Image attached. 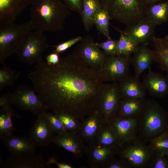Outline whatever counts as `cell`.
<instances>
[{
	"mask_svg": "<svg viewBox=\"0 0 168 168\" xmlns=\"http://www.w3.org/2000/svg\"><path fill=\"white\" fill-rule=\"evenodd\" d=\"M163 0H146L148 6L160 2Z\"/></svg>",
	"mask_w": 168,
	"mask_h": 168,
	"instance_id": "44",
	"label": "cell"
},
{
	"mask_svg": "<svg viewBox=\"0 0 168 168\" xmlns=\"http://www.w3.org/2000/svg\"><path fill=\"white\" fill-rule=\"evenodd\" d=\"M105 122L96 110L81 120L79 135L85 143H93Z\"/></svg>",
	"mask_w": 168,
	"mask_h": 168,
	"instance_id": "13",
	"label": "cell"
},
{
	"mask_svg": "<svg viewBox=\"0 0 168 168\" xmlns=\"http://www.w3.org/2000/svg\"><path fill=\"white\" fill-rule=\"evenodd\" d=\"M120 33L118 40L117 55L130 56L136 51L140 45L123 32L120 31Z\"/></svg>",
	"mask_w": 168,
	"mask_h": 168,
	"instance_id": "29",
	"label": "cell"
},
{
	"mask_svg": "<svg viewBox=\"0 0 168 168\" xmlns=\"http://www.w3.org/2000/svg\"><path fill=\"white\" fill-rule=\"evenodd\" d=\"M82 0H62L68 7L80 9L82 5Z\"/></svg>",
	"mask_w": 168,
	"mask_h": 168,
	"instance_id": "43",
	"label": "cell"
},
{
	"mask_svg": "<svg viewBox=\"0 0 168 168\" xmlns=\"http://www.w3.org/2000/svg\"><path fill=\"white\" fill-rule=\"evenodd\" d=\"M110 18L106 11L100 8L96 12L93 20L97 29L107 37L110 39L109 35V23Z\"/></svg>",
	"mask_w": 168,
	"mask_h": 168,
	"instance_id": "33",
	"label": "cell"
},
{
	"mask_svg": "<svg viewBox=\"0 0 168 168\" xmlns=\"http://www.w3.org/2000/svg\"><path fill=\"white\" fill-rule=\"evenodd\" d=\"M25 85L18 86L13 93V105L21 110L28 111L37 116L48 109L36 93Z\"/></svg>",
	"mask_w": 168,
	"mask_h": 168,
	"instance_id": "10",
	"label": "cell"
},
{
	"mask_svg": "<svg viewBox=\"0 0 168 168\" xmlns=\"http://www.w3.org/2000/svg\"><path fill=\"white\" fill-rule=\"evenodd\" d=\"M163 155H164L165 156H168V151L167 152H166L162 154Z\"/></svg>",
	"mask_w": 168,
	"mask_h": 168,
	"instance_id": "45",
	"label": "cell"
},
{
	"mask_svg": "<svg viewBox=\"0 0 168 168\" xmlns=\"http://www.w3.org/2000/svg\"><path fill=\"white\" fill-rule=\"evenodd\" d=\"M28 77L48 109L68 112L81 121L97 110L105 84L97 72L73 54L55 65L42 58Z\"/></svg>",
	"mask_w": 168,
	"mask_h": 168,
	"instance_id": "1",
	"label": "cell"
},
{
	"mask_svg": "<svg viewBox=\"0 0 168 168\" xmlns=\"http://www.w3.org/2000/svg\"><path fill=\"white\" fill-rule=\"evenodd\" d=\"M154 153L147 142L138 136L120 147L118 155L130 167H148Z\"/></svg>",
	"mask_w": 168,
	"mask_h": 168,
	"instance_id": "6",
	"label": "cell"
},
{
	"mask_svg": "<svg viewBox=\"0 0 168 168\" xmlns=\"http://www.w3.org/2000/svg\"><path fill=\"white\" fill-rule=\"evenodd\" d=\"M120 147L102 146L93 143L88 145L86 153L92 166L103 167L107 161L118 155Z\"/></svg>",
	"mask_w": 168,
	"mask_h": 168,
	"instance_id": "17",
	"label": "cell"
},
{
	"mask_svg": "<svg viewBox=\"0 0 168 168\" xmlns=\"http://www.w3.org/2000/svg\"><path fill=\"white\" fill-rule=\"evenodd\" d=\"M1 140L11 155L35 153L36 145L30 138L12 134L4 138Z\"/></svg>",
	"mask_w": 168,
	"mask_h": 168,
	"instance_id": "21",
	"label": "cell"
},
{
	"mask_svg": "<svg viewBox=\"0 0 168 168\" xmlns=\"http://www.w3.org/2000/svg\"><path fill=\"white\" fill-rule=\"evenodd\" d=\"M33 0H0V25L14 22Z\"/></svg>",
	"mask_w": 168,
	"mask_h": 168,
	"instance_id": "19",
	"label": "cell"
},
{
	"mask_svg": "<svg viewBox=\"0 0 168 168\" xmlns=\"http://www.w3.org/2000/svg\"><path fill=\"white\" fill-rule=\"evenodd\" d=\"M46 115V111L42 112L37 118L31 127L29 138L36 146H46L52 142L54 135Z\"/></svg>",
	"mask_w": 168,
	"mask_h": 168,
	"instance_id": "12",
	"label": "cell"
},
{
	"mask_svg": "<svg viewBox=\"0 0 168 168\" xmlns=\"http://www.w3.org/2000/svg\"><path fill=\"white\" fill-rule=\"evenodd\" d=\"M154 62L152 50L146 45H140L136 51L133 54L131 59L134 75L139 77L145 70L151 68Z\"/></svg>",
	"mask_w": 168,
	"mask_h": 168,
	"instance_id": "24",
	"label": "cell"
},
{
	"mask_svg": "<svg viewBox=\"0 0 168 168\" xmlns=\"http://www.w3.org/2000/svg\"><path fill=\"white\" fill-rule=\"evenodd\" d=\"M156 26L146 17L136 24L127 27L123 32L139 45H147L155 36Z\"/></svg>",
	"mask_w": 168,
	"mask_h": 168,
	"instance_id": "15",
	"label": "cell"
},
{
	"mask_svg": "<svg viewBox=\"0 0 168 168\" xmlns=\"http://www.w3.org/2000/svg\"><path fill=\"white\" fill-rule=\"evenodd\" d=\"M81 40V37H78L59 44L57 46H53V47L55 48L53 52L58 54L63 52Z\"/></svg>",
	"mask_w": 168,
	"mask_h": 168,
	"instance_id": "38",
	"label": "cell"
},
{
	"mask_svg": "<svg viewBox=\"0 0 168 168\" xmlns=\"http://www.w3.org/2000/svg\"><path fill=\"white\" fill-rule=\"evenodd\" d=\"M49 166L51 164L55 165L58 168H72L73 167L69 164L58 162L54 157L49 158L47 161Z\"/></svg>",
	"mask_w": 168,
	"mask_h": 168,
	"instance_id": "42",
	"label": "cell"
},
{
	"mask_svg": "<svg viewBox=\"0 0 168 168\" xmlns=\"http://www.w3.org/2000/svg\"><path fill=\"white\" fill-rule=\"evenodd\" d=\"M165 156L160 153H154L149 168H168V161Z\"/></svg>",
	"mask_w": 168,
	"mask_h": 168,
	"instance_id": "37",
	"label": "cell"
},
{
	"mask_svg": "<svg viewBox=\"0 0 168 168\" xmlns=\"http://www.w3.org/2000/svg\"><path fill=\"white\" fill-rule=\"evenodd\" d=\"M121 98L118 82L105 83L97 110L105 121L116 116Z\"/></svg>",
	"mask_w": 168,
	"mask_h": 168,
	"instance_id": "9",
	"label": "cell"
},
{
	"mask_svg": "<svg viewBox=\"0 0 168 168\" xmlns=\"http://www.w3.org/2000/svg\"><path fill=\"white\" fill-rule=\"evenodd\" d=\"M7 168H43L49 166L41 155H11L2 163Z\"/></svg>",
	"mask_w": 168,
	"mask_h": 168,
	"instance_id": "16",
	"label": "cell"
},
{
	"mask_svg": "<svg viewBox=\"0 0 168 168\" xmlns=\"http://www.w3.org/2000/svg\"><path fill=\"white\" fill-rule=\"evenodd\" d=\"M130 56H107L98 75L104 82H118L129 75Z\"/></svg>",
	"mask_w": 168,
	"mask_h": 168,
	"instance_id": "8",
	"label": "cell"
},
{
	"mask_svg": "<svg viewBox=\"0 0 168 168\" xmlns=\"http://www.w3.org/2000/svg\"><path fill=\"white\" fill-rule=\"evenodd\" d=\"M0 70V90L14 84L21 74L19 71L11 69L4 64Z\"/></svg>",
	"mask_w": 168,
	"mask_h": 168,
	"instance_id": "32",
	"label": "cell"
},
{
	"mask_svg": "<svg viewBox=\"0 0 168 168\" xmlns=\"http://www.w3.org/2000/svg\"><path fill=\"white\" fill-rule=\"evenodd\" d=\"M52 142L79 158L86 153L87 147L80 136L68 132L62 135H54Z\"/></svg>",
	"mask_w": 168,
	"mask_h": 168,
	"instance_id": "20",
	"label": "cell"
},
{
	"mask_svg": "<svg viewBox=\"0 0 168 168\" xmlns=\"http://www.w3.org/2000/svg\"><path fill=\"white\" fill-rule=\"evenodd\" d=\"M142 83L146 91L153 97L160 98L168 95V77L151 68L144 76Z\"/></svg>",
	"mask_w": 168,
	"mask_h": 168,
	"instance_id": "18",
	"label": "cell"
},
{
	"mask_svg": "<svg viewBox=\"0 0 168 168\" xmlns=\"http://www.w3.org/2000/svg\"><path fill=\"white\" fill-rule=\"evenodd\" d=\"M93 143L102 146H119L115 134L107 122H105Z\"/></svg>",
	"mask_w": 168,
	"mask_h": 168,
	"instance_id": "28",
	"label": "cell"
},
{
	"mask_svg": "<svg viewBox=\"0 0 168 168\" xmlns=\"http://www.w3.org/2000/svg\"><path fill=\"white\" fill-rule=\"evenodd\" d=\"M146 17L156 25L168 21V0L148 6Z\"/></svg>",
	"mask_w": 168,
	"mask_h": 168,
	"instance_id": "26",
	"label": "cell"
},
{
	"mask_svg": "<svg viewBox=\"0 0 168 168\" xmlns=\"http://www.w3.org/2000/svg\"><path fill=\"white\" fill-rule=\"evenodd\" d=\"M54 114L68 132L79 135L81 120L68 112H59Z\"/></svg>",
	"mask_w": 168,
	"mask_h": 168,
	"instance_id": "30",
	"label": "cell"
},
{
	"mask_svg": "<svg viewBox=\"0 0 168 168\" xmlns=\"http://www.w3.org/2000/svg\"><path fill=\"white\" fill-rule=\"evenodd\" d=\"M83 21L86 28L93 23L94 16L101 8L97 0H82Z\"/></svg>",
	"mask_w": 168,
	"mask_h": 168,
	"instance_id": "31",
	"label": "cell"
},
{
	"mask_svg": "<svg viewBox=\"0 0 168 168\" xmlns=\"http://www.w3.org/2000/svg\"><path fill=\"white\" fill-rule=\"evenodd\" d=\"M30 19L34 30L44 32L60 30L68 13L62 0H33Z\"/></svg>",
	"mask_w": 168,
	"mask_h": 168,
	"instance_id": "2",
	"label": "cell"
},
{
	"mask_svg": "<svg viewBox=\"0 0 168 168\" xmlns=\"http://www.w3.org/2000/svg\"><path fill=\"white\" fill-rule=\"evenodd\" d=\"M12 105H13V98L12 93H5L0 96V109L12 106Z\"/></svg>",
	"mask_w": 168,
	"mask_h": 168,
	"instance_id": "40",
	"label": "cell"
},
{
	"mask_svg": "<svg viewBox=\"0 0 168 168\" xmlns=\"http://www.w3.org/2000/svg\"><path fill=\"white\" fill-rule=\"evenodd\" d=\"M34 30L30 21L0 25V64L16 54L28 35Z\"/></svg>",
	"mask_w": 168,
	"mask_h": 168,
	"instance_id": "5",
	"label": "cell"
},
{
	"mask_svg": "<svg viewBox=\"0 0 168 168\" xmlns=\"http://www.w3.org/2000/svg\"><path fill=\"white\" fill-rule=\"evenodd\" d=\"M151 41L153 47L152 51L154 62L168 77V35L161 37L154 36Z\"/></svg>",
	"mask_w": 168,
	"mask_h": 168,
	"instance_id": "25",
	"label": "cell"
},
{
	"mask_svg": "<svg viewBox=\"0 0 168 168\" xmlns=\"http://www.w3.org/2000/svg\"><path fill=\"white\" fill-rule=\"evenodd\" d=\"M49 47L43 32L33 30L28 35L16 53L18 60L29 65L36 63Z\"/></svg>",
	"mask_w": 168,
	"mask_h": 168,
	"instance_id": "7",
	"label": "cell"
},
{
	"mask_svg": "<svg viewBox=\"0 0 168 168\" xmlns=\"http://www.w3.org/2000/svg\"><path fill=\"white\" fill-rule=\"evenodd\" d=\"M19 118V116L13 110L12 106L0 109V138H4L12 135L15 130L12 118Z\"/></svg>",
	"mask_w": 168,
	"mask_h": 168,
	"instance_id": "27",
	"label": "cell"
},
{
	"mask_svg": "<svg viewBox=\"0 0 168 168\" xmlns=\"http://www.w3.org/2000/svg\"><path fill=\"white\" fill-rule=\"evenodd\" d=\"M148 145L154 153L162 154L168 151V130L149 142Z\"/></svg>",
	"mask_w": 168,
	"mask_h": 168,
	"instance_id": "34",
	"label": "cell"
},
{
	"mask_svg": "<svg viewBox=\"0 0 168 168\" xmlns=\"http://www.w3.org/2000/svg\"><path fill=\"white\" fill-rule=\"evenodd\" d=\"M111 19L131 26L146 17L148 7L146 0H97Z\"/></svg>",
	"mask_w": 168,
	"mask_h": 168,
	"instance_id": "3",
	"label": "cell"
},
{
	"mask_svg": "<svg viewBox=\"0 0 168 168\" xmlns=\"http://www.w3.org/2000/svg\"><path fill=\"white\" fill-rule=\"evenodd\" d=\"M46 115L50 127L54 133L56 135H62L68 132L54 113L46 112Z\"/></svg>",
	"mask_w": 168,
	"mask_h": 168,
	"instance_id": "35",
	"label": "cell"
},
{
	"mask_svg": "<svg viewBox=\"0 0 168 168\" xmlns=\"http://www.w3.org/2000/svg\"><path fill=\"white\" fill-rule=\"evenodd\" d=\"M60 59L59 54L53 52L47 56L46 62L49 65H55L59 62Z\"/></svg>",
	"mask_w": 168,
	"mask_h": 168,
	"instance_id": "41",
	"label": "cell"
},
{
	"mask_svg": "<svg viewBox=\"0 0 168 168\" xmlns=\"http://www.w3.org/2000/svg\"><path fill=\"white\" fill-rule=\"evenodd\" d=\"M118 40L108 39L104 42L96 44V45L102 49L106 54L108 56L117 55Z\"/></svg>",
	"mask_w": 168,
	"mask_h": 168,
	"instance_id": "36",
	"label": "cell"
},
{
	"mask_svg": "<svg viewBox=\"0 0 168 168\" xmlns=\"http://www.w3.org/2000/svg\"><path fill=\"white\" fill-rule=\"evenodd\" d=\"M106 168H128L130 167L121 160H118L113 158L107 161L103 166Z\"/></svg>",
	"mask_w": 168,
	"mask_h": 168,
	"instance_id": "39",
	"label": "cell"
},
{
	"mask_svg": "<svg viewBox=\"0 0 168 168\" xmlns=\"http://www.w3.org/2000/svg\"><path fill=\"white\" fill-rule=\"evenodd\" d=\"M121 147L138 136L139 121L137 118L115 117L109 122Z\"/></svg>",
	"mask_w": 168,
	"mask_h": 168,
	"instance_id": "11",
	"label": "cell"
},
{
	"mask_svg": "<svg viewBox=\"0 0 168 168\" xmlns=\"http://www.w3.org/2000/svg\"><path fill=\"white\" fill-rule=\"evenodd\" d=\"M147 100L145 98H121L116 116L122 118H138L143 110Z\"/></svg>",
	"mask_w": 168,
	"mask_h": 168,
	"instance_id": "23",
	"label": "cell"
},
{
	"mask_svg": "<svg viewBox=\"0 0 168 168\" xmlns=\"http://www.w3.org/2000/svg\"><path fill=\"white\" fill-rule=\"evenodd\" d=\"M138 119V136L146 142L168 130V114L154 100H147Z\"/></svg>",
	"mask_w": 168,
	"mask_h": 168,
	"instance_id": "4",
	"label": "cell"
},
{
	"mask_svg": "<svg viewBox=\"0 0 168 168\" xmlns=\"http://www.w3.org/2000/svg\"><path fill=\"white\" fill-rule=\"evenodd\" d=\"M117 82L121 98H145L146 91L139 77L129 75Z\"/></svg>",
	"mask_w": 168,
	"mask_h": 168,
	"instance_id": "22",
	"label": "cell"
},
{
	"mask_svg": "<svg viewBox=\"0 0 168 168\" xmlns=\"http://www.w3.org/2000/svg\"><path fill=\"white\" fill-rule=\"evenodd\" d=\"M99 48L96 44H86L80 48L78 54L73 55L98 73L108 56Z\"/></svg>",
	"mask_w": 168,
	"mask_h": 168,
	"instance_id": "14",
	"label": "cell"
}]
</instances>
